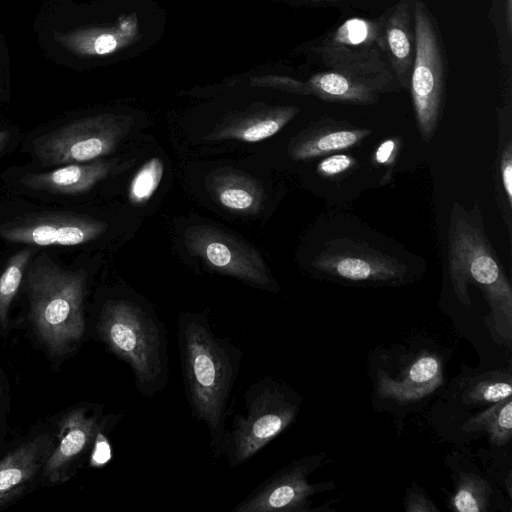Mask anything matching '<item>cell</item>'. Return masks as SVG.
Instances as JSON below:
<instances>
[{"instance_id":"obj_1","label":"cell","mask_w":512,"mask_h":512,"mask_svg":"<svg viewBox=\"0 0 512 512\" xmlns=\"http://www.w3.org/2000/svg\"><path fill=\"white\" fill-rule=\"evenodd\" d=\"M177 339L191 414L206 426L211 455L219 458L242 352L227 337L218 335L200 313L186 312L179 316Z\"/></svg>"},{"instance_id":"obj_2","label":"cell","mask_w":512,"mask_h":512,"mask_svg":"<svg viewBox=\"0 0 512 512\" xmlns=\"http://www.w3.org/2000/svg\"><path fill=\"white\" fill-rule=\"evenodd\" d=\"M448 271L459 301L471 306L468 285H476L489 307L488 325L495 340L511 346L512 288L484 231L477 202L466 210L454 202L448 228Z\"/></svg>"},{"instance_id":"obj_3","label":"cell","mask_w":512,"mask_h":512,"mask_svg":"<svg viewBox=\"0 0 512 512\" xmlns=\"http://www.w3.org/2000/svg\"><path fill=\"white\" fill-rule=\"evenodd\" d=\"M97 331L110 352L128 364L139 393L153 397L165 388L167 332L150 307L132 298L109 299L101 307Z\"/></svg>"},{"instance_id":"obj_4","label":"cell","mask_w":512,"mask_h":512,"mask_svg":"<svg viewBox=\"0 0 512 512\" xmlns=\"http://www.w3.org/2000/svg\"><path fill=\"white\" fill-rule=\"evenodd\" d=\"M26 288L39 337L52 354L66 353L85 332V272L66 270L42 254L27 267Z\"/></svg>"},{"instance_id":"obj_5","label":"cell","mask_w":512,"mask_h":512,"mask_svg":"<svg viewBox=\"0 0 512 512\" xmlns=\"http://www.w3.org/2000/svg\"><path fill=\"white\" fill-rule=\"evenodd\" d=\"M243 410L226 428L221 457L237 468L254 457L296 418L300 399L286 384L270 376L258 378L246 390Z\"/></svg>"},{"instance_id":"obj_6","label":"cell","mask_w":512,"mask_h":512,"mask_svg":"<svg viewBox=\"0 0 512 512\" xmlns=\"http://www.w3.org/2000/svg\"><path fill=\"white\" fill-rule=\"evenodd\" d=\"M413 17L416 50L409 90L421 138L428 143L442 116L446 56L438 23L423 0H413Z\"/></svg>"},{"instance_id":"obj_7","label":"cell","mask_w":512,"mask_h":512,"mask_svg":"<svg viewBox=\"0 0 512 512\" xmlns=\"http://www.w3.org/2000/svg\"><path fill=\"white\" fill-rule=\"evenodd\" d=\"M130 115L101 113L76 119L35 139L44 166L85 163L111 153L133 126Z\"/></svg>"},{"instance_id":"obj_8","label":"cell","mask_w":512,"mask_h":512,"mask_svg":"<svg viewBox=\"0 0 512 512\" xmlns=\"http://www.w3.org/2000/svg\"><path fill=\"white\" fill-rule=\"evenodd\" d=\"M304 83L306 95L353 105H371L382 94L401 89L382 52L338 63L313 74Z\"/></svg>"},{"instance_id":"obj_9","label":"cell","mask_w":512,"mask_h":512,"mask_svg":"<svg viewBox=\"0 0 512 512\" xmlns=\"http://www.w3.org/2000/svg\"><path fill=\"white\" fill-rule=\"evenodd\" d=\"M191 255L208 267L250 285L272 289V278L259 252L233 234L210 225H194L184 232Z\"/></svg>"},{"instance_id":"obj_10","label":"cell","mask_w":512,"mask_h":512,"mask_svg":"<svg viewBox=\"0 0 512 512\" xmlns=\"http://www.w3.org/2000/svg\"><path fill=\"white\" fill-rule=\"evenodd\" d=\"M312 266L349 282L400 283L407 266L388 254L347 239H334L314 258Z\"/></svg>"},{"instance_id":"obj_11","label":"cell","mask_w":512,"mask_h":512,"mask_svg":"<svg viewBox=\"0 0 512 512\" xmlns=\"http://www.w3.org/2000/svg\"><path fill=\"white\" fill-rule=\"evenodd\" d=\"M107 229L101 220L76 214H35L0 225V238L35 246H75L99 238Z\"/></svg>"},{"instance_id":"obj_12","label":"cell","mask_w":512,"mask_h":512,"mask_svg":"<svg viewBox=\"0 0 512 512\" xmlns=\"http://www.w3.org/2000/svg\"><path fill=\"white\" fill-rule=\"evenodd\" d=\"M318 456L298 459L276 471L241 500L232 512H299L308 509L309 497L319 490L308 483Z\"/></svg>"},{"instance_id":"obj_13","label":"cell","mask_w":512,"mask_h":512,"mask_svg":"<svg viewBox=\"0 0 512 512\" xmlns=\"http://www.w3.org/2000/svg\"><path fill=\"white\" fill-rule=\"evenodd\" d=\"M382 22V15L377 19L353 17L344 21L317 48L323 66L329 68L383 53Z\"/></svg>"},{"instance_id":"obj_14","label":"cell","mask_w":512,"mask_h":512,"mask_svg":"<svg viewBox=\"0 0 512 512\" xmlns=\"http://www.w3.org/2000/svg\"><path fill=\"white\" fill-rule=\"evenodd\" d=\"M299 111L300 108L293 105L255 104L225 116L205 139L259 142L278 133Z\"/></svg>"},{"instance_id":"obj_15","label":"cell","mask_w":512,"mask_h":512,"mask_svg":"<svg viewBox=\"0 0 512 512\" xmlns=\"http://www.w3.org/2000/svg\"><path fill=\"white\" fill-rule=\"evenodd\" d=\"M382 16L383 53L400 88L409 90L416 50L413 0H399Z\"/></svg>"},{"instance_id":"obj_16","label":"cell","mask_w":512,"mask_h":512,"mask_svg":"<svg viewBox=\"0 0 512 512\" xmlns=\"http://www.w3.org/2000/svg\"><path fill=\"white\" fill-rule=\"evenodd\" d=\"M370 134V129L325 119L292 138L287 150L293 160H311L355 147Z\"/></svg>"},{"instance_id":"obj_17","label":"cell","mask_w":512,"mask_h":512,"mask_svg":"<svg viewBox=\"0 0 512 512\" xmlns=\"http://www.w3.org/2000/svg\"><path fill=\"white\" fill-rule=\"evenodd\" d=\"M122 167L117 160L66 164L52 171L28 174L21 179V183L34 190L78 194L92 189Z\"/></svg>"},{"instance_id":"obj_18","label":"cell","mask_w":512,"mask_h":512,"mask_svg":"<svg viewBox=\"0 0 512 512\" xmlns=\"http://www.w3.org/2000/svg\"><path fill=\"white\" fill-rule=\"evenodd\" d=\"M101 431L98 417L86 408L68 413L60 422L59 443L45 463V474L51 481L60 480L71 463L95 443Z\"/></svg>"},{"instance_id":"obj_19","label":"cell","mask_w":512,"mask_h":512,"mask_svg":"<svg viewBox=\"0 0 512 512\" xmlns=\"http://www.w3.org/2000/svg\"><path fill=\"white\" fill-rule=\"evenodd\" d=\"M205 185L213 199L225 209L242 214H255L265 200L261 183L249 174L232 167L211 171Z\"/></svg>"},{"instance_id":"obj_20","label":"cell","mask_w":512,"mask_h":512,"mask_svg":"<svg viewBox=\"0 0 512 512\" xmlns=\"http://www.w3.org/2000/svg\"><path fill=\"white\" fill-rule=\"evenodd\" d=\"M400 379L385 372L378 374V394L398 402L419 400L442 384V368L437 356L422 354L403 372Z\"/></svg>"},{"instance_id":"obj_21","label":"cell","mask_w":512,"mask_h":512,"mask_svg":"<svg viewBox=\"0 0 512 512\" xmlns=\"http://www.w3.org/2000/svg\"><path fill=\"white\" fill-rule=\"evenodd\" d=\"M52 447L53 440L50 436H38L0 461V493L17 488L30 480L46 463Z\"/></svg>"},{"instance_id":"obj_22","label":"cell","mask_w":512,"mask_h":512,"mask_svg":"<svg viewBox=\"0 0 512 512\" xmlns=\"http://www.w3.org/2000/svg\"><path fill=\"white\" fill-rule=\"evenodd\" d=\"M499 144L496 167L497 202L504 213L509 232H511L512 209V140L511 105H504L498 111Z\"/></svg>"},{"instance_id":"obj_23","label":"cell","mask_w":512,"mask_h":512,"mask_svg":"<svg viewBox=\"0 0 512 512\" xmlns=\"http://www.w3.org/2000/svg\"><path fill=\"white\" fill-rule=\"evenodd\" d=\"M465 431H486L492 444L503 446L512 436L511 397L493 403L480 414L469 418L462 427Z\"/></svg>"},{"instance_id":"obj_24","label":"cell","mask_w":512,"mask_h":512,"mask_svg":"<svg viewBox=\"0 0 512 512\" xmlns=\"http://www.w3.org/2000/svg\"><path fill=\"white\" fill-rule=\"evenodd\" d=\"M490 485L478 475L461 474L450 507L459 512H484L489 505Z\"/></svg>"},{"instance_id":"obj_25","label":"cell","mask_w":512,"mask_h":512,"mask_svg":"<svg viewBox=\"0 0 512 512\" xmlns=\"http://www.w3.org/2000/svg\"><path fill=\"white\" fill-rule=\"evenodd\" d=\"M511 377L501 371L485 373L476 378L463 393L467 404L496 403L511 397Z\"/></svg>"},{"instance_id":"obj_26","label":"cell","mask_w":512,"mask_h":512,"mask_svg":"<svg viewBox=\"0 0 512 512\" xmlns=\"http://www.w3.org/2000/svg\"><path fill=\"white\" fill-rule=\"evenodd\" d=\"M34 253L32 248H24L13 254L0 276V323L3 328L6 327L9 306Z\"/></svg>"},{"instance_id":"obj_27","label":"cell","mask_w":512,"mask_h":512,"mask_svg":"<svg viewBox=\"0 0 512 512\" xmlns=\"http://www.w3.org/2000/svg\"><path fill=\"white\" fill-rule=\"evenodd\" d=\"M163 176V162L153 157L137 171L128 190L133 205H144L157 190Z\"/></svg>"},{"instance_id":"obj_28","label":"cell","mask_w":512,"mask_h":512,"mask_svg":"<svg viewBox=\"0 0 512 512\" xmlns=\"http://www.w3.org/2000/svg\"><path fill=\"white\" fill-rule=\"evenodd\" d=\"M495 28L502 64L511 68L512 0H492L489 12Z\"/></svg>"},{"instance_id":"obj_29","label":"cell","mask_w":512,"mask_h":512,"mask_svg":"<svg viewBox=\"0 0 512 512\" xmlns=\"http://www.w3.org/2000/svg\"><path fill=\"white\" fill-rule=\"evenodd\" d=\"M250 84L254 87L271 88L288 93L306 95L305 83L288 76L263 75L250 78Z\"/></svg>"},{"instance_id":"obj_30","label":"cell","mask_w":512,"mask_h":512,"mask_svg":"<svg viewBox=\"0 0 512 512\" xmlns=\"http://www.w3.org/2000/svg\"><path fill=\"white\" fill-rule=\"evenodd\" d=\"M357 166L355 158L346 154H332L323 158L316 167L317 173L325 178H335Z\"/></svg>"},{"instance_id":"obj_31","label":"cell","mask_w":512,"mask_h":512,"mask_svg":"<svg viewBox=\"0 0 512 512\" xmlns=\"http://www.w3.org/2000/svg\"><path fill=\"white\" fill-rule=\"evenodd\" d=\"M401 140L397 137L388 138L382 141L373 154L375 164L392 166L398 155Z\"/></svg>"},{"instance_id":"obj_32","label":"cell","mask_w":512,"mask_h":512,"mask_svg":"<svg viewBox=\"0 0 512 512\" xmlns=\"http://www.w3.org/2000/svg\"><path fill=\"white\" fill-rule=\"evenodd\" d=\"M10 53L5 35L0 31V102L7 96L10 85Z\"/></svg>"},{"instance_id":"obj_33","label":"cell","mask_w":512,"mask_h":512,"mask_svg":"<svg viewBox=\"0 0 512 512\" xmlns=\"http://www.w3.org/2000/svg\"><path fill=\"white\" fill-rule=\"evenodd\" d=\"M405 509L409 512H437L438 508L421 490L409 491L405 500Z\"/></svg>"},{"instance_id":"obj_34","label":"cell","mask_w":512,"mask_h":512,"mask_svg":"<svg viewBox=\"0 0 512 512\" xmlns=\"http://www.w3.org/2000/svg\"><path fill=\"white\" fill-rule=\"evenodd\" d=\"M110 458V447L105 435L100 431L94 443L91 463L93 465H102Z\"/></svg>"},{"instance_id":"obj_35","label":"cell","mask_w":512,"mask_h":512,"mask_svg":"<svg viewBox=\"0 0 512 512\" xmlns=\"http://www.w3.org/2000/svg\"><path fill=\"white\" fill-rule=\"evenodd\" d=\"M10 141V132L8 130H0V156L5 151Z\"/></svg>"},{"instance_id":"obj_36","label":"cell","mask_w":512,"mask_h":512,"mask_svg":"<svg viewBox=\"0 0 512 512\" xmlns=\"http://www.w3.org/2000/svg\"><path fill=\"white\" fill-rule=\"evenodd\" d=\"M18 488L19 487L0 493V504H2L4 502L8 501L9 499H11L12 497H14L17 494Z\"/></svg>"},{"instance_id":"obj_37","label":"cell","mask_w":512,"mask_h":512,"mask_svg":"<svg viewBox=\"0 0 512 512\" xmlns=\"http://www.w3.org/2000/svg\"><path fill=\"white\" fill-rule=\"evenodd\" d=\"M296 1H302V2H311V3H336L339 0H296Z\"/></svg>"}]
</instances>
